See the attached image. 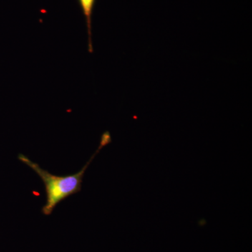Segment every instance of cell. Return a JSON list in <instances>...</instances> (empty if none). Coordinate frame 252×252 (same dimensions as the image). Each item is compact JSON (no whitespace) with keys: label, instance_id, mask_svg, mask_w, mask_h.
Instances as JSON below:
<instances>
[{"label":"cell","instance_id":"6da1fadb","mask_svg":"<svg viewBox=\"0 0 252 252\" xmlns=\"http://www.w3.org/2000/svg\"><path fill=\"white\" fill-rule=\"evenodd\" d=\"M98 148L95 153L91 158L90 160L83 167L80 171L72 175L56 176L50 173L47 170L41 168L36 162L30 160L26 156L19 154L18 158L23 163L31 167L32 170L40 177L44 186L46 193V203L42 207V213L44 215H50L52 214L55 207L61 201L70 196L73 194L79 193L81 190L83 178L88 167L94 160V157L98 154Z\"/></svg>","mask_w":252,"mask_h":252},{"label":"cell","instance_id":"7a4b0ae2","mask_svg":"<svg viewBox=\"0 0 252 252\" xmlns=\"http://www.w3.org/2000/svg\"><path fill=\"white\" fill-rule=\"evenodd\" d=\"M81 9L86 18V25H87L88 34H89V51L91 54L94 52L92 42V26H91V20H92L93 10H94L95 0H79Z\"/></svg>","mask_w":252,"mask_h":252}]
</instances>
